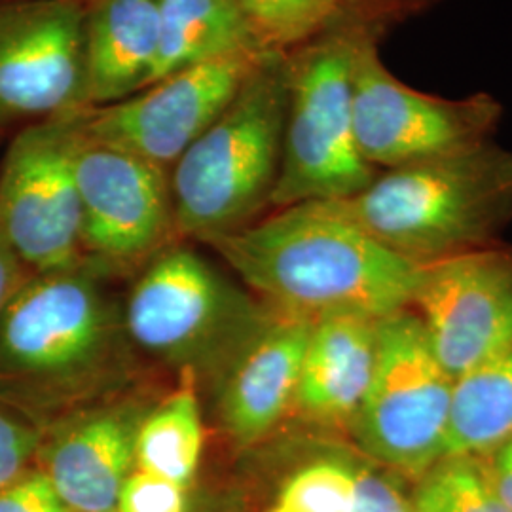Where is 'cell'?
I'll return each instance as SVG.
<instances>
[{"label": "cell", "instance_id": "31", "mask_svg": "<svg viewBox=\"0 0 512 512\" xmlns=\"http://www.w3.org/2000/svg\"><path fill=\"white\" fill-rule=\"evenodd\" d=\"M82 2H92V0H82Z\"/></svg>", "mask_w": 512, "mask_h": 512}, {"label": "cell", "instance_id": "1", "mask_svg": "<svg viewBox=\"0 0 512 512\" xmlns=\"http://www.w3.org/2000/svg\"><path fill=\"white\" fill-rule=\"evenodd\" d=\"M135 370L122 304L90 262L29 275L0 313V397L46 425L122 397Z\"/></svg>", "mask_w": 512, "mask_h": 512}, {"label": "cell", "instance_id": "22", "mask_svg": "<svg viewBox=\"0 0 512 512\" xmlns=\"http://www.w3.org/2000/svg\"><path fill=\"white\" fill-rule=\"evenodd\" d=\"M256 46L289 54L342 18L346 0H238Z\"/></svg>", "mask_w": 512, "mask_h": 512}, {"label": "cell", "instance_id": "24", "mask_svg": "<svg viewBox=\"0 0 512 512\" xmlns=\"http://www.w3.org/2000/svg\"><path fill=\"white\" fill-rule=\"evenodd\" d=\"M46 423L0 397V488L37 465Z\"/></svg>", "mask_w": 512, "mask_h": 512}, {"label": "cell", "instance_id": "18", "mask_svg": "<svg viewBox=\"0 0 512 512\" xmlns=\"http://www.w3.org/2000/svg\"><path fill=\"white\" fill-rule=\"evenodd\" d=\"M245 48L258 46L238 0H158V50L147 88Z\"/></svg>", "mask_w": 512, "mask_h": 512}, {"label": "cell", "instance_id": "25", "mask_svg": "<svg viewBox=\"0 0 512 512\" xmlns=\"http://www.w3.org/2000/svg\"><path fill=\"white\" fill-rule=\"evenodd\" d=\"M401 475L355 456V497L349 512H414Z\"/></svg>", "mask_w": 512, "mask_h": 512}, {"label": "cell", "instance_id": "15", "mask_svg": "<svg viewBox=\"0 0 512 512\" xmlns=\"http://www.w3.org/2000/svg\"><path fill=\"white\" fill-rule=\"evenodd\" d=\"M313 319L272 311L211 391L220 429L239 446L270 437L293 416Z\"/></svg>", "mask_w": 512, "mask_h": 512}, {"label": "cell", "instance_id": "6", "mask_svg": "<svg viewBox=\"0 0 512 512\" xmlns=\"http://www.w3.org/2000/svg\"><path fill=\"white\" fill-rule=\"evenodd\" d=\"M370 29L382 31L344 14L287 54V114L272 209L344 200L378 175L353 128V61Z\"/></svg>", "mask_w": 512, "mask_h": 512}, {"label": "cell", "instance_id": "23", "mask_svg": "<svg viewBox=\"0 0 512 512\" xmlns=\"http://www.w3.org/2000/svg\"><path fill=\"white\" fill-rule=\"evenodd\" d=\"M355 497V456L321 458L289 476L277 503L291 512H349Z\"/></svg>", "mask_w": 512, "mask_h": 512}, {"label": "cell", "instance_id": "2", "mask_svg": "<svg viewBox=\"0 0 512 512\" xmlns=\"http://www.w3.org/2000/svg\"><path fill=\"white\" fill-rule=\"evenodd\" d=\"M211 245L239 281L275 310L310 319L408 308L420 266L389 251L325 202L275 209Z\"/></svg>", "mask_w": 512, "mask_h": 512}, {"label": "cell", "instance_id": "9", "mask_svg": "<svg viewBox=\"0 0 512 512\" xmlns=\"http://www.w3.org/2000/svg\"><path fill=\"white\" fill-rule=\"evenodd\" d=\"M82 207L84 258L105 275L141 270L177 236L169 173L97 141L63 114Z\"/></svg>", "mask_w": 512, "mask_h": 512}, {"label": "cell", "instance_id": "30", "mask_svg": "<svg viewBox=\"0 0 512 512\" xmlns=\"http://www.w3.org/2000/svg\"><path fill=\"white\" fill-rule=\"evenodd\" d=\"M268 512H291V511H287V509H285V507H281V505H279V503H275L274 507H272V509H268Z\"/></svg>", "mask_w": 512, "mask_h": 512}, {"label": "cell", "instance_id": "29", "mask_svg": "<svg viewBox=\"0 0 512 512\" xmlns=\"http://www.w3.org/2000/svg\"><path fill=\"white\" fill-rule=\"evenodd\" d=\"M29 275V270L21 264L18 255L0 234V313Z\"/></svg>", "mask_w": 512, "mask_h": 512}, {"label": "cell", "instance_id": "14", "mask_svg": "<svg viewBox=\"0 0 512 512\" xmlns=\"http://www.w3.org/2000/svg\"><path fill=\"white\" fill-rule=\"evenodd\" d=\"M152 403L122 395L46 425L37 467L71 512H118L135 444Z\"/></svg>", "mask_w": 512, "mask_h": 512}, {"label": "cell", "instance_id": "3", "mask_svg": "<svg viewBox=\"0 0 512 512\" xmlns=\"http://www.w3.org/2000/svg\"><path fill=\"white\" fill-rule=\"evenodd\" d=\"M325 203L416 266L486 249L512 222V150L486 141L385 169L361 192Z\"/></svg>", "mask_w": 512, "mask_h": 512}, {"label": "cell", "instance_id": "26", "mask_svg": "<svg viewBox=\"0 0 512 512\" xmlns=\"http://www.w3.org/2000/svg\"><path fill=\"white\" fill-rule=\"evenodd\" d=\"M186 486L133 469L118 497V512H186Z\"/></svg>", "mask_w": 512, "mask_h": 512}, {"label": "cell", "instance_id": "8", "mask_svg": "<svg viewBox=\"0 0 512 512\" xmlns=\"http://www.w3.org/2000/svg\"><path fill=\"white\" fill-rule=\"evenodd\" d=\"M378 29L366 31L353 61V128L376 171L416 164L492 141L503 105L490 93L440 97L420 92L382 61Z\"/></svg>", "mask_w": 512, "mask_h": 512}, {"label": "cell", "instance_id": "16", "mask_svg": "<svg viewBox=\"0 0 512 512\" xmlns=\"http://www.w3.org/2000/svg\"><path fill=\"white\" fill-rule=\"evenodd\" d=\"M380 319L327 315L313 321L294 401V418L348 437L378 359Z\"/></svg>", "mask_w": 512, "mask_h": 512}, {"label": "cell", "instance_id": "5", "mask_svg": "<svg viewBox=\"0 0 512 512\" xmlns=\"http://www.w3.org/2000/svg\"><path fill=\"white\" fill-rule=\"evenodd\" d=\"M122 311L137 353L211 393L274 308L196 249L171 243L141 268Z\"/></svg>", "mask_w": 512, "mask_h": 512}, {"label": "cell", "instance_id": "27", "mask_svg": "<svg viewBox=\"0 0 512 512\" xmlns=\"http://www.w3.org/2000/svg\"><path fill=\"white\" fill-rule=\"evenodd\" d=\"M0 512H71L37 465L0 488Z\"/></svg>", "mask_w": 512, "mask_h": 512}, {"label": "cell", "instance_id": "21", "mask_svg": "<svg viewBox=\"0 0 512 512\" xmlns=\"http://www.w3.org/2000/svg\"><path fill=\"white\" fill-rule=\"evenodd\" d=\"M414 512H511L484 456H450L412 482Z\"/></svg>", "mask_w": 512, "mask_h": 512}, {"label": "cell", "instance_id": "11", "mask_svg": "<svg viewBox=\"0 0 512 512\" xmlns=\"http://www.w3.org/2000/svg\"><path fill=\"white\" fill-rule=\"evenodd\" d=\"M0 234L29 274L86 262L71 129L63 114L25 126L10 143L0 173Z\"/></svg>", "mask_w": 512, "mask_h": 512}, {"label": "cell", "instance_id": "4", "mask_svg": "<svg viewBox=\"0 0 512 512\" xmlns=\"http://www.w3.org/2000/svg\"><path fill=\"white\" fill-rule=\"evenodd\" d=\"M287 114V54H270L169 171L177 236L203 243L272 207Z\"/></svg>", "mask_w": 512, "mask_h": 512}, {"label": "cell", "instance_id": "17", "mask_svg": "<svg viewBox=\"0 0 512 512\" xmlns=\"http://www.w3.org/2000/svg\"><path fill=\"white\" fill-rule=\"evenodd\" d=\"M158 50V0L86 2L82 109L105 107L147 88Z\"/></svg>", "mask_w": 512, "mask_h": 512}, {"label": "cell", "instance_id": "7", "mask_svg": "<svg viewBox=\"0 0 512 512\" xmlns=\"http://www.w3.org/2000/svg\"><path fill=\"white\" fill-rule=\"evenodd\" d=\"M454 378L414 311L380 319L378 359L348 439L359 456L416 480L446 456Z\"/></svg>", "mask_w": 512, "mask_h": 512}, {"label": "cell", "instance_id": "32", "mask_svg": "<svg viewBox=\"0 0 512 512\" xmlns=\"http://www.w3.org/2000/svg\"><path fill=\"white\" fill-rule=\"evenodd\" d=\"M0 2H4V0H0Z\"/></svg>", "mask_w": 512, "mask_h": 512}, {"label": "cell", "instance_id": "28", "mask_svg": "<svg viewBox=\"0 0 512 512\" xmlns=\"http://www.w3.org/2000/svg\"><path fill=\"white\" fill-rule=\"evenodd\" d=\"M433 0H346L344 14L384 29L385 21L421 10Z\"/></svg>", "mask_w": 512, "mask_h": 512}, {"label": "cell", "instance_id": "20", "mask_svg": "<svg viewBox=\"0 0 512 512\" xmlns=\"http://www.w3.org/2000/svg\"><path fill=\"white\" fill-rule=\"evenodd\" d=\"M164 401L152 404L141 421L135 444V469L186 486L198 473L203 454L200 387L190 374Z\"/></svg>", "mask_w": 512, "mask_h": 512}, {"label": "cell", "instance_id": "12", "mask_svg": "<svg viewBox=\"0 0 512 512\" xmlns=\"http://www.w3.org/2000/svg\"><path fill=\"white\" fill-rule=\"evenodd\" d=\"M408 310L458 380L512 346V247L497 243L420 266Z\"/></svg>", "mask_w": 512, "mask_h": 512}, {"label": "cell", "instance_id": "10", "mask_svg": "<svg viewBox=\"0 0 512 512\" xmlns=\"http://www.w3.org/2000/svg\"><path fill=\"white\" fill-rule=\"evenodd\" d=\"M266 55L270 52L245 48L169 74L118 103L71 114L93 139L128 150L169 173L230 107Z\"/></svg>", "mask_w": 512, "mask_h": 512}, {"label": "cell", "instance_id": "13", "mask_svg": "<svg viewBox=\"0 0 512 512\" xmlns=\"http://www.w3.org/2000/svg\"><path fill=\"white\" fill-rule=\"evenodd\" d=\"M86 2H0V133L82 109Z\"/></svg>", "mask_w": 512, "mask_h": 512}, {"label": "cell", "instance_id": "19", "mask_svg": "<svg viewBox=\"0 0 512 512\" xmlns=\"http://www.w3.org/2000/svg\"><path fill=\"white\" fill-rule=\"evenodd\" d=\"M512 439V346L454 380L446 456H488Z\"/></svg>", "mask_w": 512, "mask_h": 512}]
</instances>
